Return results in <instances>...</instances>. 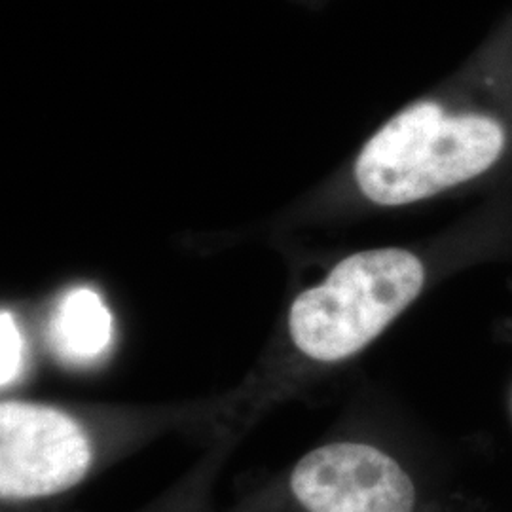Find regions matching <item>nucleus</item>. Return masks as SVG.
Wrapping results in <instances>:
<instances>
[{
  "label": "nucleus",
  "instance_id": "6",
  "mask_svg": "<svg viewBox=\"0 0 512 512\" xmlns=\"http://www.w3.org/2000/svg\"><path fill=\"white\" fill-rule=\"evenodd\" d=\"M23 366V338L10 311L0 313V384H14Z\"/></svg>",
  "mask_w": 512,
  "mask_h": 512
},
{
  "label": "nucleus",
  "instance_id": "3",
  "mask_svg": "<svg viewBox=\"0 0 512 512\" xmlns=\"http://www.w3.org/2000/svg\"><path fill=\"white\" fill-rule=\"evenodd\" d=\"M92 465L78 421L44 404H0V495L38 499L76 486Z\"/></svg>",
  "mask_w": 512,
  "mask_h": 512
},
{
  "label": "nucleus",
  "instance_id": "4",
  "mask_svg": "<svg viewBox=\"0 0 512 512\" xmlns=\"http://www.w3.org/2000/svg\"><path fill=\"white\" fill-rule=\"evenodd\" d=\"M293 494L308 512H414L416 488L382 450L334 442L298 461Z\"/></svg>",
  "mask_w": 512,
  "mask_h": 512
},
{
  "label": "nucleus",
  "instance_id": "5",
  "mask_svg": "<svg viewBox=\"0 0 512 512\" xmlns=\"http://www.w3.org/2000/svg\"><path fill=\"white\" fill-rule=\"evenodd\" d=\"M50 340L55 353L73 365L97 361L112 342V315L92 289H74L57 304Z\"/></svg>",
  "mask_w": 512,
  "mask_h": 512
},
{
  "label": "nucleus",
  "instance_id": "1",
  "mask_svg": "<svg viewBox=\"0 0 512 512\" xmlns=\"http://www.w3.org/2000/svg\"><path fill=\"white\" fill-rule=\"evenodd\" d=\"M503 143V129L494 120L446 116L425 101L397 114L368 141L355 175L372 202H420L488 171Z\"/></svg>",
  "mask_w": 512,
  "mask_h": 512
},
{
  "label": "nucleus",
  "instance_id": "2",
  "mask_svg": "<svg viewBox=\"0 0 512 512\" xmlns=\"http://www.w3.org/2000/svg\"><path fill=\"white\" fill-rule=\"evenodd\" d=\"M425 270L403 249H374L342 260L291 308L294 346L334 363L368 346L420 294Z\"/></svg>",
  "mask_w": 512,
  "mask_h": 512
}]
</instances>
